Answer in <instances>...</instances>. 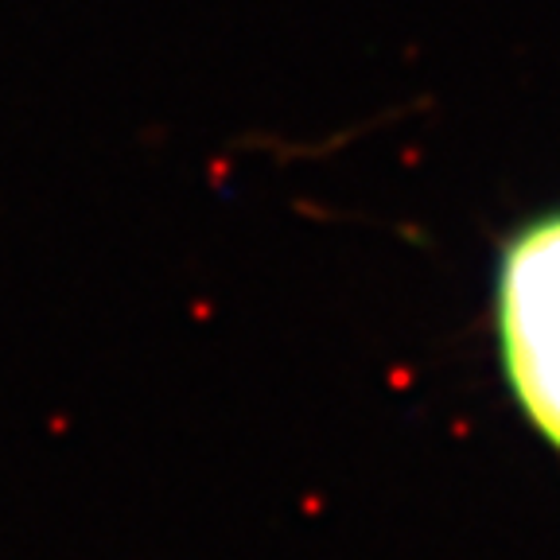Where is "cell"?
<instances>
[{
  "label": "cell",
  "instance_id": "1",
  "mask_svg": "<svg viewBox=\"0 0 560 560\" xmlns=\"http://www.w3.org/2000/svg\"><path fill=\"white\" fill-rule=\"evenodd\" d=\"M494 335L510 397L560 459V207L517 226L502 245Z\"/></svg>",
  "mask_w": 560,
  "mask_h": 560
}]
</instances>
